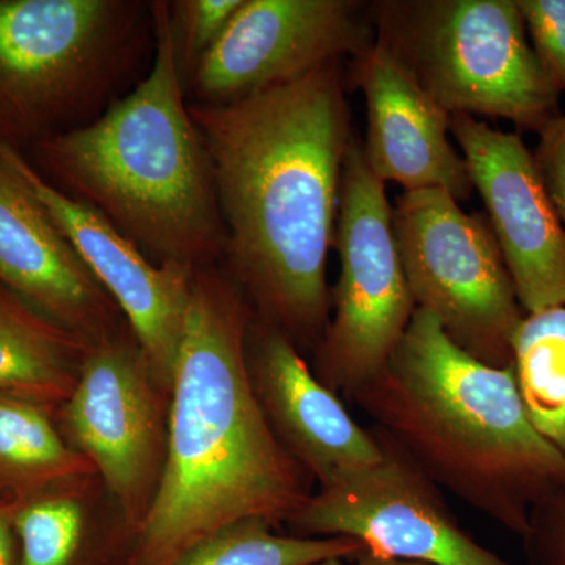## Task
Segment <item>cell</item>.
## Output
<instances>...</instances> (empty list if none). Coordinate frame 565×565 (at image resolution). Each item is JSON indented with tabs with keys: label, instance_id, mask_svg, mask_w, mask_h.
<instances>
[{
	"label": "cell",
	"instance_id": "1",
	"mask_svg": "<svg viewBox=\"0 0 565 565\" xmlns=\"http://www.w3.org/2000/svg\"><path fill=\"white\" fill-rule=\"evenodd\" d=\"M189 111L211 159L230 277L256 318L315 353L332 313L327 263L353 139L340 62Z\"/></svg>",
	"mask_w": 565,
	"mask_h": 565
},
{
	"label": "cell",
	"instance_id": "2",
	"mask_svg": "<svg viewBox=\"0 0 565 565\" xmlns=\"http://www.w3.org/2000/svg\"><path fill=\"white\" fill-rule=\"evenodd\" d=\"M253 308L230 275L193 274L161 484L126 565H177L223 527L288 522L315 479L275 437L247 366Z\"/></svg>",
	"mask_w": 565,
	"mask_h": 565
},
{
	"label": "cell",
	"instance_id": "3",
	"mask_svg": "<svg viewBox=\"0 0 565 565\" xmlns=\"http://www.w3.org/2000/svg\"><path fill=\"white\" fill-rule=\"evenodd\" d=\"M349 401L438 489L516 537L565 478V455L531 424L512 366L479 362L419 308L384 370Z\"/></svg>",
	"mask_w": 565,
	"mask_h": 565
},
{
	"label": "cell",
	"instance_id": "4",
	"mask_svg": "<svg viewBox=\"0 0 565 565\" xmlns=\"http://www.w3.org/2000/svg\"><path fill=\"white\" fill-rule=\"evenodd\" d=\"M150 74L96 120L40 141L32 166L87 204L152 263L214 266L225 226L206 145L184 102L170 2L150 3Z\"/></svg>",
	"mask_w": 565,
	"mask_h": 565
},
{
	"label": "cell",
	"instance_id": "5",
	"mask_svg": "<svg viewBox=\"0 0 565 565\" xmlns=\"http://www.w3.org/2000/svg\"><path fill=\"white\" fill-rule=\"evenodd\" d=\"M141 3L0 0V147L85 125L128 62Z\"/></svg>",
	"mask_w": 565,
	"mask_h": 565
},
{
	"label": "cell",
	"instance_id": "6",
	"mask_svg": "<svg viewBox=\"0 0 565 565\" xmlns=\"http://www.w3.org/2000/svg\"><path fill=\"white\" fill-rule=\"evenodd\" d=\"M379 40L451 115L504 118L537 134L563 115L516 0L386 3Z\"/></svg>",
	"mask_w": 565,
	"mask_h": 565
},
{
	"label": "cell",
	"instance_id": "7",
	"mask_svg": "<svg viewBox=\"0 0 565 565\" xmlns=\"http://www.w3.org/2000/svg\"><path fill=\"white\" fill-rule=\"evenodd\" d=\"M333 245L340 278L329 326L313 353V373L349 399L384 370L416 311L385 182L375 177L355 139L345 152Z\"/></svg>",
	"mask_w": 565,
	"mask_h": 565
},
{
	"label": "cell",
	"instance_id": "8",
	"mask_svg": "<svg viewBox=\"0 0 565 565\" xmlns=\"http://www.w3.org/2000/svg\"><path fill=\"white\" fill-rule=\"evenodd\" d=\"M393 226L416 308L479 362L512 366L526 313L484 215L467 214L441 189H423L397 196Z\"/></svg>",
	"mask_w": 565,
	"mask_h": 565
},
{
	"label": "cell",
	"instance_id": "9",
	"mask_svg": "<svg viewBox=\"0 0 565 565\" xmlns=\"http://www.w3.org/2000/svg\"><path fill=\"white\" fill-rule=\"evenodd\" d=\"M170 394L152 377L132 332L96 344L65 403L73 448L90 460L136 537L161 484Z\"/></svg>",
	"mask_w": 565,
	"mask_h": 565
},
{
	"label": "cell",
	"instance_id": "10",
	"mask_svg": "<svg viewBox=\"0 0 565 565\" xmlns=\"http://www.w3.org/2000/svg\"><path fill=\"white\" fill-rule=\"evenodd\" d=\"M373 435L382 460L319 487L286 522L294 535L355 539L364 553L408 563L516 565L479 544L452 514L441 489Z\"/></svg>",
	"mask_w": 565,
	"mask_h": 565
},
{
	"label": "cell",
	"instance_id": "11",
	"mask_svg": "<svg viewBox=\"0 0 565 565\" xmlns=\"http://www.w3.org/2000/svg\"><path fill=\"white\" fill-rule=\"evenodd\" d=\"M351 0H243L228 28L193 71L200 104L239 102L360 55L370 31Z\"/></svg>",
	"mask_w": 565,
	"mask_h": 565
},
{
	"label": "cell",
	"instance_id": "12",
	"mask_svg": "<svg viewBox=\"0 0 565 565\" xmlns=\"http://www.w3.org/2000/svg\"><path fill=\"white\" fill-rule=\"evenodd\" d=\"M0 152L118 305L152 377L172 396L195 270L152 263L99 212L44 180L24 154L7 147Z\"/></svg>",
	"mask_w": 565,
	"mask_h": 565
},
{
	"label": "cell",
	"instance_id": "13",
	"mask_svg": "<svg viewBox=\"0 0 565 565\" xmlns=\"http://www.w3.org/2000/svg\"><path fill=\"white\" fill-rule=\"evenodd\" d=\"M452 132L526 315L565 305V226L522 136L451 115Z\"/></svg>",
	"mask_w": 565,
	"mask_h": 565
},
{
	"label": "cell",
	"instance_id": "14",
	"mask_svg": "<svg viewBox=\"0 0 565 565\" xmlns=\"http://www.w3.org/2000/svg\"><path fill=\"white\" fill-rule=\"evenodd\" d=\"M247 366L275 437L319 487L382 460L373 433L319 382L297 345L256 316L248 330Z\"/></svg>",
	"mask_w": 565,
	"mask_h": 565
},
{
	"label": "cell",
	"instance_id": "15",
	"mask_svg": "<svg viewBox=\"0 0 565 565\" xmlns=\"http://www.w3.org/2000/svg\"><path fill=\"white\" fill-rule=\"evenodd\" d=\"M0 281L93 345L131 332L118 305L2 152Z\"/></svg>",
	"mask_w": 565,
	"mask_h": 565
},
{
	"label": "cell",
	"instance_id": "16",
	"mask_svg": "<svg viewBox=\"0 0 565 565\" xmlns=\"http://www.w3.org/2000/svg\"><path fill=\"white\" fill-rule=\"evenodd\" d=\"M355 70L367 106L363 151L375 177L404 192L441 189L456 202L470 199L467 162L448 137L451 114L384 41L356 55Z\"/></svg>",
	"mask_w": 565,
	"mask_h": 565
},
{
	"label": "cell",
	"instance_id": "17",
	"mask_svg": "<svg viewBox=\"0 0 565 565\" xmlns=\"http://www.w3.org/2000/svg\"><path fill=\"white\" fill-rule=\"evenodd\" d=\"M9 289L0 281V394L66 403L95 345Z\"/></svg>",
	"mask_w": 565,
	"mask_h": 565
},
{
	"label": "cell",
	"instance_id": "18",
	"mask_svg": "<svg viewBox=\"0 0 565 565\" xmlns=\"http://www.w3.org/2000/svg\"><path fill=\"white\" fill-rule=\"evenodd\" d=\"M512 371L531 424L565 455V305L525 316Z\"/></svg>",
	"mask_w": 565,
	"mask_h": 565
},
{
	"label": "cell",
	"instance_id": "19",
	"mask_svg": "<svg viewBox=\"0 0 565 565\" xmlns=\"http://www.w3.org/2000/svg\"><path fill=\"white\" fill-rule=\"evenodd\" d=\"M363 553L355 539L282 535L264 520H244L207 537L177 565H315Z\"/></svg>",
	"mask_w": 565,
	"mask_h": 565
},
{
	"label": "cell",
	"instance_id": "20",
	"mask_svg": "<svg viewBox=\"0 0 565 565\" xmlns=\"http://www.w3.org/2000/svg\"><path fill=\"white\" fill-rule=\"evenodd\" d=\"M0 467L29 478L90 481L87 457L66 445L54 424L33 403L0 394Z\"/></svg>",
	"mask_w": 565,
	"mask_h": 565
},
{
	"label": "cell",
	"instance_id": "21",
	"mask_svg": "<svg viewBox=\"0 0 565 565\" xmlns=\"http://www.w3.org/2000/svg\"><path fill=\"white\" fill-rule=\"evenodd\" d=\"M243 0H180L170 2L174 54L181 79L193 71L228 28Z\"/></svg>",
	"mask_w": 565,
	"mask_h": 565
},
{
	"label": "cell",
	"instance_id": "22",
	"mask_svg": "<svg viewBox=\"0 0 565 565\" xmlns=\"http://www.w3.org/2000/svg\"><path fill=\"white\" fill-rule=\"evenodd\" d=\"M533 50L559 92H565V0H516Z\"/></svg>",
	"mask_w": 565,
	"mask_h": 565
},
{
	"label": "cell",
	"instance_id": "23",
	"mask_svg": "<svg viewBox=\"0 0 565 565\" xmlns=\"http://www.w3.org/2000/svg\"><path fill=\"white\" fill-rule=\"evenodd\" d=\"M522 542L525 565H565V478L534 505Z\"/></svg>",
	"mask_w": 565,
	"mask_h": 565
},
{
	"label": "cell",
	"instance_id": "24",
	"mask_svg": "<svg viewBox=\"0 0 565 565\" xmlns=\"http://www.w3.org/2000/svg\"><path fill=\"white\" fill-rule=\"evenodd\" d=\"M534 159L553 206L565 226V115H559L539 132Z\"/></svg>",
	"mask_w": 565,
	"mask_h": 565
},
{
	"label": "cell",
	"instance_id": "25",
	"mask_svg": "<svg viewBox=\"0 0 565 565\" xmlns=\"http://www.w3.org/2000/svg\"><path fill=\"white\" fill-rule=\"evenodd\" d=\"M0 565H20L18 541H14L9 520L0 514Z\"/></svg>",
	"mask_w": 565,
	"mask_h": 565
},
{
	"label": "cell",
	"instance_id": "26",
	"mask_svg": "<svg viewBox=\"0 0 565 565\" xmlns=\"http://www.w3.org/2000/svg\"><path fill=\"white\" fill-rule=\"evenodd\" d=\"M345 561L348 559H343V557H332V559H326L315 565H426L408 563V561L385 559V557L373 556L370 553H363L362 556L355 557L352 559V564H348Z\"/></svg>",
	"mask_w": 565,
	"mask_h": 565
}]
</instances>
